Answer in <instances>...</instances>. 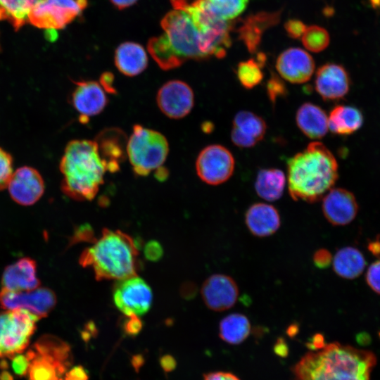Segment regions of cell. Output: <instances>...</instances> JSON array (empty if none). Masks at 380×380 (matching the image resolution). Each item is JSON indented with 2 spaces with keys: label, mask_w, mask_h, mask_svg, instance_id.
Returning <instances> with one entry per match:
<instances>
[{
  "label": "cell",
  "mask_w": 380,
  "mask_h": 380,
  "mask_svg": "<svg viewBox=\"0 0 380 380\" xmlns=\"http://www.w3.org/2000/svg\"><path fill=\"white\" fill-rule=\"evenodd\" d=\"M87 6V0H40L30 8L27 22L48 30L64 28Z\"/></svg>",
  "instance_id": "9"
},
{
  "label": "cell",
  "mask_w": 380,
  "mask_h": 380,
  "mask_svg": "<svg viewBox=\"0 0 380 380\" xmlns=\"http://www.w3.org/2000/svg\"><path fill=\"white\" fill-rule=\"evenodd\" d=\"M32 5L29 0H0V20H6L15 30L26 22Z\"/></svg>",
  "instance_id": "31"
},
{
  "label": "cell",
  "mask_w": 380,
  "mask_h": 380,
  "mask_svg": "<svg viewBox=\"0 0 380 380\" xmlns=\"http://www.w3.org/2000/svg\"><path fill=\"white\" fill-rule=\"evenodd\" d=\"M366 261L362 253L353 247H345L338 250L333 259V268L338 276L353 279L364 271Z\"/></svg>",
  "instance_id": "28"
},
{
  "label": "cell",
  "mask_w": 380,
  "mask_h": 380,
  "mask_svg": "<svg viewBox=\"0 0 380 380\" xmlns=\"http://www.w3.org/2000/svg\"><path fill=\"white\" fill-rule=\"evenodd\" d=\"M114 61L118 70L128 77L139 75L148 65L145 49L140 44L132 42H124L117 48Z\"/></svg>",
  "instance_id": "26"
},
{
  "label": "cell",
  "mask_w": 380,
  "mask_h": 380,
  "mask_svg": "<svg viewBox=\"0 0 380 380\" xmlns=\"http://www.w3.org/2000/svg\"><path fill=\"white\" fill-rule=\"evenodd\" d=\"M262 68L256 59L250 58L240 62L236 68V76L241 84L246 89L258 85L263 79Z\"/></svg>",
  "instance_id": "32"
},
{
  "label": "cell",
  "mask_w": 380,
  "mask_h": 380,
  "mask_svg": "<svg viewBox=\"0 0 380 380\" xmlns=\"http://www.w3.org/2000/svg\"><path fill=\"white\" fill-rule=\"evenodd\" d=\"M13 165L12 156L0 146V191L7 187L13 172Z\"/></svg>",
  "instance_id": "35"
},
{
  "label": "cell",
  "mask_w": 380,
  "mask_h": 380,
  "mask_svg": "<svg viewBox=\"0 0 380 380\" xmlns=\"http://www.w3.org/2000/svg\"><path fill=\"white\" fill-rule=\"evenodd\" d=\"M279 12H260L246 18L239 27V37L251 53H255L265 31L279 20Z\"/></svg>",
  "instance_id": "23"
},
{
  "label": "cell",
  "mask_w": 380,
  "mask_h": 380,
  "mask_svg": "<svg viewBox=\"0 0 380 380\" xmlns=\"http://www.w3.org/2000/svg\"><path fill=\"white\" fill-rule=\"evenodd\" d=\"M116 308L125 315L141 316L151 308L153 293L149 285L137 275L117 280L113 289Z\"/></svg>",
  "instance_id": "10"
},
{
  "label": "cell",
  "mask_w": 380,
  "mask_h": 380,
  "mask_svg": "<svg viewBox=\"0 0 380 380\" xmlns=\"http://www.w3.org/2000/svg\"><path fill=\"white\" fill-rule=\"evenodd\" d=\"M138 255V248L129 235L105 228L92 246L83 251L79 262L91 268L98 281L120 280L137 275Z\"/></svg>",
  "instance_id": "5"
},
{
  "label": "cell",
  "mask_w": 380,
  "mask_h": 380,
  "mask_svg": "<svg viewBox=\"0 0 380 380\" xmlns=\"http://www.w3.org/2000/svg\"><path fill=\"white\" fill-rule=\"evenodd\" d=\"M368 250L375 256H380V240L376 238L368 243Z\"/></svg>",
  "instance_id": "48"
},
{
  "label": "cell",
  "mask_w": 380,
  "mask_h": 380,
  "mask_svg": "<svg viewBox=\"0 0 380 380\" xmlns=\"http://www.w3.org/2000/svg\"><path fill=\"white\" fill-rule=\"evenodd\" d=\"M39 319L23 309L5 310L0 312V357H12L23 352Z\"/></svg>",
  "instance_id": "8"
},
{
  "label": "cell",
  "mask_w": 380,
  "mask_h": 380,
  "mask_svg": "<svg viewBox=\"0 0 380 380\" xmlns=\"http://www.w3.org/2000/svg\"><path fill=\"white\" fill-rule=\"evenodd\" d=\"M358 205L355 196L342 188L330 189L322 200V212L329 222L335 226L350 223L356 217Z\"/></svg>",
  "instance_id": "18"
},
{
  "label": "cell",
  "mask_w": 380,
  "mask_h": 380,
  "mask_svg": "<svg viewBox=\"0 0 380 380\" xmlns=\"http://www.w3.org/2000/svg\"><path fill=\"white\" fill-rule=\"evenodd\" d=\"M249 0H208L212 11L220 18L231 21L246 8Z\"/></svg>",
  "instance_id": "33"
},
{
  "label": "cell",
  "mask_w": 380,
  "mask_h": 380,
  "mask_svg": "<svg viewBox=\"0 0 380 380\" xmlns=\"http://www.w3.org/2000/svg\"><path fill=\"white\" fill-rule=\"evenodd\" d=\"M6 188L15 203L27 206L40 199L44 193L45 184L37 169L25 165L13 170Z\"/></svg>",
  "instance_id": "14"
},
{
  "label": "cell",
  "mask_w": 380,
  "mask_h": 380,
  "mask_svg": "<svg viewBox=\"0 0 380 380\" xmlns=\"http://www.w3.org/2000/svg\"><path fill=\"white\" fill-rule=\"evenodd\" d=\"M57 303L55 293L46 287L25 291L0 290V306L4 310L23 309L39 319L46 317Z\"/></svg>",
  "instance_id": "12"
},
{
  "label": "cell",
  "mask_w": 380,
  "mask_h": 380,
  "mask_svg": "<svg viewBox=\"0 0 380 380\" xmlns=\"http://www.w3.org/2000/svg\"><path fill=\"white\" fill-rule=\"evenodd\" d=\"M204 380H239L237 376L229 372H212L205 375Z\"/></svg>",
  "instance_id": "46"
},
{
  "label": "cell",
  "mask_w": 380,
  "mask_h": 380,
  "mask_svg": "<svg viewBox=\"0 0 380 380\" xmlns=\"http://www.w3.org/2000/svg\"><path fill=\"white\" fill-rule=\"evenodd\" d=\"M103 158L107 163L108 170L115 172L127 156V141L123 132L118 129H108L101 132L95 139Z\"/></svg>",
  "instance_id": "24"
},
{
  "label": "cell",
  "mask_w": 380,
  "mask_h": 380,
  "mask_svg": "<svg viewBox=\"0 0 380 380\" xmlns=\"http://www.w3.org/2000/svg\"><path fill=\"white\" fill-rule=\"evenodd\" d=\"M118 8L123 9L134 4L137 0H110Z\"/></svg>",
  "instance_id": "49"
},
{
  "label": "cell",
  "mask_w": 380,
  "mask_h": 380,
  "mask_svg": "<svg viewBox=\"0 0 380 380\" xmlns=\"http://www.w3.org/2000/svg\"><path fill=\"white\" fill-rule=\"evenodd\" d=\"M307 353L293 367L295 380H370L375 355L339 343Z\"/></svg>",
  "instance_id": "1"
},
{
  "label": "cell",
  "mask_w": 380,
  "mask_h": 380,
  "mask_svg": "<svg viewBox=\"0 0 380 380\" xmlns=\"http://www.w3.org/2000/svg\"><path fill=\"white\" fill-rule=\"evenodd\" d=\"M276 69L285 80L293 84H303L312 77L315 61L305 50L291 47L279 54L276 61Z\"/></svg>",
  "instance_id": "17"
},
{
  "label": "cell",
  "mask_w": 380,
  "mask_h": 380,
  "mask_svg": "<svg viewBox=\"0 0 380 380\" xmlns=\"http://www.w3.org/2000/svg\"><path fill=\"white\" fill-rule=\"evenodd\" d=\"M73 83L75 89L70 101L85 122L88 118L97 115L105 109L108 102V96L99 82L78 80Z\"/></svg>",
  "instance_id": "16"
},
{
  "label": "cell",
  "mask_w": 380,
  "mask_h": 380,
  "mask_svg": "<svg viewBox=\"0 0 380 380\" xmlns=\"http://www.w3.org/2000/svg\"><path fill=\"white\" fill-rule=\"evenodd\" d=\"M88 376L84 369L81 366L72 368L66 374L65 380H87Z\"/></svg>",
  "instance_id": "44"
},
{
  "label": "cell",
  "mask_w": 380,
  "mask_h": 380,
  "mask_svg": "<svg viewBox=\"0 0 380 380\" xmlns=\"http://www.w3.org/2000/svg\"><path fill=\"white\" fill-rule=\"evenodd\" d=\"M296 121L299 129L312 139L324 137L329 129L328 117L324 110L312 103H304L299 107Z\"/></svg>",
  "instance_id": "25"
},
{
  "label": "cell",
  "mask_w": 380,
  "mask_h": 380,
  "mask_svg": "<svg viewBox=\"0 0 380 380\" xmlns=\"http://www.w3.org/2000/svg\"><path fill=\"white\" fill-rule=\"evenodd\" d=\"M126 152L134 173L146 177L163 167L169 153V144L160 132L134 125L127 141Z\"/></svg>",
  "instance_id": "7"
},
{
  "label": "cell",
  "mask_w": 380,
  "mask_h": 380,
  "mask_svg": "<svg viewBox=\"0 0 380 380\" xmlns=\"http://www.w3.org/2000/svg\"><path fill=\"white\" fill-rule=\"evenodd\" d=\"M161 366L166 372H170L175 367V360L170 355H165L160 360Z\"/></svg>",
  "instance_id": "47"
},
{
  "label": "cell",
  "mask_w": 380,
  "mask_h": 380,
  "mask_svg": "<svg viewBox=\"0 0 380 380\" xmlns=\"http://www.w3.org/2000/svg\"><path fill=\"white\" fill-rule=\"evenodd\" d=\"M287 34L295 39L301 38L307 26L298 19H290L284 25Z\"/></svg>",
  "instance_id": "40"
},
{
  "label": "cell",
  "mask_w": 380,
  "mask_h": 380,
  "mask_svg": "<svg viewBox=\"0 0 380 380\" xmlns=\"http://www.w3.org/2000/svg\"><path fill=\"white\" fill-rule=\"evenodd\" d=\"M142 322L139 316L132 315H127L123 323L125 332L130 336L139 334L142 329Z\"/></svg>",
  "instance_id": "42"
},
{
  "label": "cell",
  "mask_w": 380,
  "mask_h": 380,
  "mask_svg": "<svg viewBox=\"0 0 380 380\" xmlns=\"http://www.w3.org/2000/svg\"><path fill=\"white\" fill-rule=\"evenodd\" d=\"M285 184L286 177L281 170L277 168L261 169L256 176L255 189L262 198L274 201L281 196Z\"/></svg>",
  "instance_id": "29"
},
{
  "label": "cell",
  "mask_w": 380,
  "mask_h": 380,
  "mask_svg": "<svg viewBox=\"0 0 380 380\" xmlns=\"http://www.w3.org/2000/svg\"><path fill=\"white\" fill-rule=\"evenodd\" d=\"M379 335H380V334H379Z\"/></svg>",
  "instance_id": "52"
},
{
  "label": "cell",
  "mask_w": 380,
  "mask_h": 380,
  "mask_svg": "<svg viewBox=\"0 0 380 380\" xmlns=\"http://www.w3.org/2000/svg\"><path fill=\"white\" fill-rule=\"evenodd\" d=\"M113 75L110 72H104L101 75L100 83L107 93H115V89L113 86Z\"/></svg>",
  "instance_id": "45"
},
{
  "label": "cell",
  "mask_w": 380,
  "mask_h": 380,
  "mask_svg": "<svg viewBox=\"0 0 380 380\" xmlns=\"http://www.w3.org/2000/svg\"><path fill=\"white\" fill-rule=\"evenodd\" d=\"M59 170L63 193L80 201L94 198L108 171L97 142L89 139H74L67 144Z\"/></svg>",
  "instance_id": "3"
},
{
  "label": "cell",
  "mask_w": 380,
  "mask_h": 380,
  "mask_svg": "<svg viewBox=\"0 0 380 380\" xmlns=\"http://www.w3.org/2000/svg\"><path fill=\"white\" fill-rule=\"evenodd\" d=\"M303 46L310 51L318 53L324 50L329 45L330 38L328 32L317 25L307 27L301 37Z\"/></svg>",
  "instance_id": "34"
},
{
  "label": "cell",
  "mask_w": 380,
  "mask_h": 380,
  "mask_svg": "<svg viewBox=\"0 0 380 380\" xmlns=\"http://www.w3.org/2000/svg\"><path fill=\"white\" fill-rule=\"evenodd\" d=\"M40 0H29V1L31 3V4L33 6L34 4L38 2Z\"/></svg>",
  "instance_id": "51"
},
{
  "label": "cell",
  "mask_w": 380,
  "mask_h": 380,
  "mask_svg": "<svg viewBox=\"0 0 380 380\" xmlns=\"http://www.w3.org/2000/svg\"><path fill=\"white\" fill-rule=\"evenodd\" d=\"M163 33L148 42L150 55L160 68L169 70L189 60L207 59L201 35L191 16L174 9L161 21Z\"/></svg>",
  "instance_id": "4"
},
{
  "label": "cell",
  "mask_w": 380,
  "mask_h": 380,
  "mask_svg": "<svg viewBox=\"0 0 380 380\" xmlns=\"http://www.w3.org/2000/svg\"><path fill=\"white\" fill-rule=\"evenodd\" d=\"M156 102L165 116L171 119H181L191 111L194 105V94L185 82L172 80L160 87Z\"/></svg>",
  "instance_id": "13"
},
{
  "label": "cell",
  "mask_w": 380,
  "mask_h": 380,
  "mask_svg": "<svg viewBox=\"0 0 380 380\" xmlns=\"http://www.w3.org/2000/svg\"><path fill=\"white\" fill-rule=\"evenodd\" d=\"M313 262L316 267L320 269L328 267L332 262V255L331 253L325 249L317 250L313 255Z\"/></svg>",
  "instance_id": "43"
},
{
  "label": "cell",
  "mask_w": 380,
  "mask_h": 380,
  "mask_svg": "<svg viewBox=\"0 0 380 380\" xmlns=\"http://www.w3.org/2000/svg\"><path fill=\"white\" fill-rule=\"evenodd\" d=\"M366 281L373 291L380 294V258L368 267Z\"/></svg>",
  "instance_id": "38"
},
{
  "label": "cell",
  "mask_w": 380,
  "mask_h": 380,
  "mask_svg": "<svg viewBox=\"0 0 380 380\" xmlns=\"http://www.w3.org/2000/svg\"><path fill=\"white\" fill-rule=\"evenodd\" d=\"M144 254L147 260L153 262L158 261L163 255V248L157 241H149L144 246Z\"/></svg>",
  "instance_id": "39"
},
{
  "label": "cell",
  "mask_w": 380,
  "mask_h": 380,
  "mask_svg": "<svg viewBox=\"0 0 380 380\" xmlns=\"http://www.w3.org/2000/svg\"><path fill=\"white\" fill-rule=\"evenodd\" d=\"M315 90L324 101L343 99L350 89V78L341 65L326 63L319 68L315 80Z\"/></svg>",
  "instance_id": "19"
},
{
  "label": "cell",
  "mask_w": 380,
  "mask_h": 380,
  "mask_svg": "<svg viewBox=\"0 0 380 380\" xmlns=\"http://www.w3.org/2000/svg\"><path fill=\"white\" fill-rule=\"evenodd\" d=\"M201 296L205 305L210 310L222 312L233 307L239 296L235 281L224 274H213L203 282Z\"/></svg>",
  "instance_id": "15"
},
{
  "label": "cell",
  "mask_w": 380,
  "mask_h": 380,
  "mask_svg": "<svg viewBox=\"0 0 380 380\" xmlns=\"http://www.w3.org/2000/svg\"><path fill=\"white\" fill-rule=\"evenodd\" d=\"M220 336L227 343L239 344L249 335L251 324L243 315L233 313L223 318L220 323Z\"/></svg>",
  "instance_id": "30"
},
{
  "label": "cell",
  "mask_w": 380,
  "mask_h": 380,
  "mask_svg": "<svg viewBox=\"0 0 380 380\" xmlns=\"http://www.w3.org/2000/svg\"><path fill=\"white\" fill-rule=\"evenodd\" d=\"M0 380H13V377L8 372H3L0 374Z\"/></svg>",
  "instance_id": "50"
},
{
  "label": "cell",
  "mask_w": 380,
  "mask_h": 380,
  "mask_svg": "<svg viewBox=\"0 0 380 380\" xmlns=\"http://www.w3.org/2000/svg\"><path fill=\"white\" fill-rule=\"evenodd\" d=\"M267 94L270 101L274 103L278 98L284 96L287 94V89L281 80L277 75L272 74L266 85Z\"/></svg>",
  "instance_id": "36"
},
{
  "label": "cell",
  "mask_w": 380,
  "mask_h": 380,
  "mask_svg": "<svg viewBox=\"0 0 380 380\" xmlns=\"http://www.w3.org/2000/svg\"><path fill=\"white\" fill-rule=\"evenodd\" d=\"M95 238L94 232L91 225L85 224L77 227L71 237L70 245L80 242L94 243Z\"/></svg>",
  "instance_id": "37"
},
{
  "label": "cell",
  "mask_w": 380,
  "mask_h": 380,
  "mask_svg": "<svg viewBox=\"0 0 380 380\" xmlns=\"http://www.w3.org/2000/svg\"><path fill=\"white\" fill-rule=\"evenodd\" d=\"M245 221L249 231L256 236L265 237L273 234L280 227V217L272 205L257 203L247 210Z\"/></svg>",
  "instance_id": "22"
},
{
  "label": "cell",
  "mask_w": 380,
  "mask_h": 380,
  "mask_svg": "<svg viewBox=\"0 0 380 380\" xmlns=\"http://www.w3.org/2000/svg\"><path fill=\"white\" fill-rule=\"evenodd\" d=\"M267 125L262 118L254 113L241 110L233 120L231 139L240 148H251L261 141L266 133Z\"/></svg>",
  "instance_id": "20"
},
{
  "label": "cell",
  "mask_w": 380,
  "mask_h": 380,
  "mask_svg": "<svg viewBox=\"0 0 380 380\" xmlns=\"http://www.w3.org/2000/svg\"><path fill=\"white\" fill-rule=\"evenodd\" d=\"M30 365V360L27 355L18 353L12 357V368L19 376L25 375L28 372Z\"/></svg>",
  "instance_id": "41"
},
{
  "label": "cell",
  "mask_w": 380,
  "mask_h": 380,
  "mask_svg": "<svg viewBox=\"0 0 380 380\" xmlns=\"http://www.w3.org/2000/svg\"><path fill=\"white\" fill-rule=\"evenodd\" d=\"M235 161L232 153L220 144L203 148L196 161L198 177L210 185H218L227 181L234 170Z\"/></svg>",
  "instance_id": "11"
},
{
  "label": "cell",
  "mask_w": 380,
  "mask_h": 380,
  "mask_svg": "<svg viewBox=\"0 0 380 380\" xmlns=\"http://www.w3.org/2000/svg\"><path fill=\"white\" fill-rule=\"evenodd\" d=\"M363 116L359 109L352 106H335L328 117V128L334 134L348 135L359 129Z\"/></svg>",
  "instance_id": "27"
},
{
  "label": "cell",
  "mask_w": 380,
  "mask_h": 380,
  "mask_svg": "<svg viewBox=\"0 0 380 380\" xmlns=\"http://www.w3.org/2000/svg\"><path fill=\"white\" fill-rule=\"evenodd\" d=\"M174 9L187 13L196 25L201 35L204 52L208 57L221 58L231 45V21L217 16L208 0H170Z\"/></svg>",
  "instance_id": "6"
},
{
  "label": "cell",
  "mask_w": 380,
  "mask_h": 380,
  "mask_svg": "<svg viewBox=\"0 0 380 380\" xmlns=\"http://www.w3.org/2000/svg\"><path fill=\"white\" fill-rule=\"evenodd\" d=\"M37 263L30 258H23L8 265L1 277L2 289L11 291H31L39 287Z\"/></svg>",
  "instance_id": "21"
},
{
  "label": "cell",
  "mask_w": 380,
  "mask_h": 380,
  "mask_svg": "<svg viewBox=\"0 0 380 380\" xmlns=\"http://www.w3.org/2000/svg\"><path fill=\"white\" fill-rule=\"evenodd\" d=\"M289 194L295 201L315 203L334 185L338 178L337 161L319 141H312L287 161Z\"/></svg>",
  "instance_id": "2"
}]
</instances>
